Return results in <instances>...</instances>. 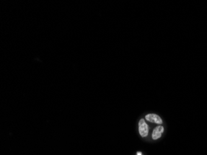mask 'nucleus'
I'll return each mask as SVG.
<instances>
[{
    "label": "nucleus",
    "instance_id": "obj_1",
    "mask_svg": "<svg viewBox=\"0 0 207 155\" xmlns=\"http://www.w3.org/2000/svg\"><path fill=\"white\" fill-rule=\"evenodd\" d=\"M149 126L143 119H141L139 122V132L142 138H146L149 134Z\"/></svg>",
    "mask_w": 207,
    "mask_h": 155
},
{
    "label": "nucleus",
    "instance_id": "obj_2",
    "mask_svg": "<svg viewBox=\"0 0 207 155\" xmlns=\"http://www.w3.org/2000/svg\"><path fill=\"white\" fill-rule=\"evenodd\" d=\"M145 119L150 122L159 125H161L163 123L162 119L156 113H148L146 115Z\"/></svg>",
    "mask_w": 207,
    "mask_h": 155
},
{
    "label": "nucleus",
    "instance_id": "obj_3",
    "mask_svg": "<svg viewBox=\"0 0 207 155\" xmlns=\"http://www.w3.org/2000/svg\"><path fill=\"white\" fill-rule=\"evenodd\" d=\"M164 131V128L162 125H159L157 127H156L152 132L151 134V138L153 140H157L159 139L161 137Z\"/></svg>",
    "mask_w": 207,
    "mask_h": 155
},
{
    "label": "nucleus",
    "instance_id": "obj_4",
    "mask_svg": "<svg viewBox=\"0 0 207 155\" xmlns=\"http://www.w3.org/2000/svg\"><path fill=\"white\" fill-rule=\"evenodd\" d=\"M136 155H144L143 152L141 151H138L136 152Z\"/></svg>",
    "mask_w": 207,
    "mask_h": 155
}]
</instances>
